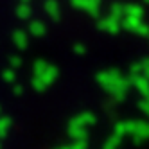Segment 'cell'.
Returning <instances> with one entry per match:
<instances>
[{"mask_svg":"<svg viewBox=\"0 0 149 149\" xmlns=\"http://www.w3.org/2000/svg\"><path fill=\"white\" fill-rule=\"evenodd\" d=\"M6 79H9V81H13V74L9 72V74H6Z\"/></svg>","mask_w":149,"mask_h":149,"instance_id":"7a4b0ae2","label":"cell"},{"mask_svg":"<svg viewBox=\"0 0 149 149\" xmlns=\"http://www.w3.org/2000/svg\"><path fill=\"white\" fill-rule=\"evenodd\" d=\"M9 124H11V120L7 119V117H0V136H6L7 130H9Z\"/></svg>","mask_w":149,"mask_h":149,"instance_id":"6da1fadb","label":"cell"}]
</instances>
